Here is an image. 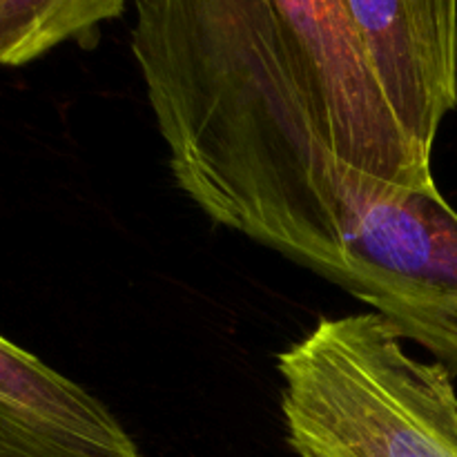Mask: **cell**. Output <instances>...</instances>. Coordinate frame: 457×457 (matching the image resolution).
Listing matches in <instances>:
<instances>
[{
  "label": "cell",
  "mask_w": 457,
  "mask_h": 457,
  "mask_svg": "<svg viewBox=\"0 0 457 457\" xmlns=\"http://www.w3.org/2000/svg\"><path fill=\"white\" fill-rule=\"evenodd\" d=\"M457 375V210L436 181L370 205L324 275Z\"/></svg>",
  "instance_id": "cell-3"
},
{
  "label": "cell",
  "mask_w": 457,
  "mask_h": 457,
  "mask_svg": "<svg viewBox=\"0 0 457 457\" xmlns=\"http://www.w3.org/2000/svg\"><path fill=\"white\" fill-rule=\"evenodd\" d=\"M129 47L179 190L317 275L370 205L436 181L346 0H137Z\"/></svg>",
  "instance_id": "cell-1"
},
{
  "label": "cell",
  "mask_w": 457,
  "mask_h": 457,
  "mask_svg": "<svg viewBox=\"0 0 457 457\" xmlns=\"http://www.w3.org/2000/svg\"><path fill=\"white\" fill-rule=\"evenodd\" d=\"M128 0H0V65L21 67L61 45L85 43Z\"/></svg>",
  "instance_id": "cell-6"
},
{
  "label": "cell",
  "mask_w": 457,
  "mask_h": 457,
  "mask_svg": "<svg viewBox=\"0 0 457 457\" xmlns=\"http://www.w3.org/2000/svg\"><path fill=\"white\" fill-rule=\"evenodd\" d=\"M277 373L297 457H457L453 375L378 312L320 320Z\"/></svg>",
  "instance_id": "cell-2"
},
{
  "label": "cell",
  "mask_w": 457,
  "mask_h": 457,
  "mask_svg": "<svg viewBox=\"0 0 457 457\" xmlns=\"http://www.w3.org/2000/svg\"><path fill=\"white\" fill-rule=\"evenodd\" d=\"M402 129L424 159L457 107V0H346Z\"/></svg>",
  "instance_id": "cell-4"
},
{
  "label": "cell",
  "mask_w": 457,
  "mask_h": 457,
  "mask_svg": "<svg viewBox=\"0 0 457 457\" xmlns=\"http://www.w3.org/2000/svg\"><path fill=\"white\" fill-rule=\"evenodd\" d=\"M0 457H143L79 382L0 335Z\"/></svg>",
  "instance_id": "cell-5"
}]
</instances>
